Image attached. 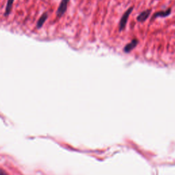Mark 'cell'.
Segmentation results:
<instances>
[{
    "label": "cell",
    "instance_id": "1",
    "mask_svg": "<svg viewBox=\"0 0 175 175\" xmlns=\"http://www.w3.org/2000/svg\"><path fill=\"white\" fill-rule=\"evenodd\" d=\"M133 9H134V7H130L128 10H127L125 13L123 14V15L122 16L121 19H120V23H119V31H123L125 27H126V24H127V21H128L129 16L130 15V14L131 13V12L133 11Z\"/></svg>",
    "mask_w": 175,
    "mask_h": 175
},
{
    "label": "cell",
    "instance_id": "2",
    "mask_svg": "<svg viewBox=\"0 0 175 175\" xmlns=\"http://www.w3.org/2000/svg\"><path fill=\"white\" fill-rule=\"evenodd\" d=\"M69 1V0H61V2H60L57 12H56V15L58 18H60L64 14L67 10V8H68Z\"/></svg>",
    "mask_w": 175,
    "mask_h": 175
},
{
    "label": "cell",
    "instance_id": "3",
    "mask_svg": "<svg viewBox=\"0 0 175 175\" xmlns=\"http://www.w3.org/2000/svg\"><path fill=\"white\" fill-rule=\"evenodd\" d=\"M138 44V41L137 39H134L131 43L127 44V45L124 48V52L125 53H129L131 51H132L135 47L137 46Z\"/></svg>",
    "mask_w": 175,
    "mask_h": 175
},
{
    "label": "cell",
    "instance_id": "4",
    "mask_svg": "<svg viewBox=\"0 0 175 175\" xmlns=\"http://www.w3.org/2000/svg\"><path fill=\"white\" fill-rule=\"evenodd\" d=\"M151 14V10H147L141 12L137 17V20L139 22H144L148 19Z\"/></svg>",
    "mask_w": 175,
    "mask_h": 175
},
{
    "label": "cell",
    "instance_id": "5",
    "mask_svg": "<svg viewBox=\"0 0 175 175\" xmlns=\"http://www.w3.org/2000/svg\"><path fill=\"white\" fill-rule=\"evenodd\" d=\"M171 13V9L169 8L166 10H163V11H159V12H156L154 14V16H153L152 19H155L156 17H166L168 15H170Z\"/></svg>",
    "mask_w": 175,
    "mask_h": 175
},
{
    "label": "cell",
    "instance_id": "6",
    "mask_svg": "<svg viewBox=\"0 0 175 175\" xmlns=\"http://www.w3.org/2000/svg\"><path fill=\"white\" fill-rule=\"evenodd\" d=\"M47 18H48V14L44 13L43 15L40 17V19H38L37 23H36V27H37V28H41V27H43L45 22L47 21Z\"/></svg>",
    "mask_w": 175,
    "mask_h": 175
},
{
    "label": "cell",
    "instance_id": "7",
    "mask_svg": "<svg viewBox=\"0 0 175 175\" xmlns=\"http://www.w3.org/2000/svg\"><path fill=\"white\" fill-rule=\"evenodd\" d=\"M14 0H8V1H7V4H6V7H5V14L4 15L8 16L9 14L10 13L11 10H12V5H13V3H14Z\"/></svg>",
    "mask_w": 175,
    "mask_h": 175
},
{
    "label": "cell",
    "instance_id": "8",
    "mask_svg": "<svg viewBox=\"0 0 175 175\" xmlns=\"http://www.w3.org/2000/svg\"><path fill=\"white\" fill-rule=\"evenodd\" d=\"M0 175H8V174H7V173L5 172L4 170H0Z\"/></svg>",
    "mask_w": 175,
    "mask_h": 175
}]
</instances>
